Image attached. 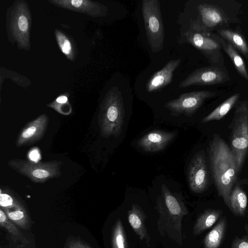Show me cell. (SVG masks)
Here are the masks:
<instances>
[{
	"label": "cell",
	"mask_w": 248,
	"mask_h": 248,
	"mask_svg": "<svg viewBox=\"0 0 248 248\" xmlns=\"http://www.w3.org/2000/svg\"><path fill=\"white\" fill-rule=\"evenodd\" d=\"M209 159L213 179L219 196L230 208V196L236 183L238 174L234 156L226 142L214 134L208 148Z\"/></svg>",
	"instance_id": "obj_1"
},
{
	"label": "cell",
	"mask_w": 248,
	"mask_h": 248,
	"mask_svg": "<svg viewBox=\"0 0 248 248\" xmlns=\"http://www.w3.org/2000/svg\"><path fill=\"white\" fill-rule=\"evenodd\" d=\"M31 24V11L25 0H15L7 8L5 25L8 38L10 42L16 44L19 49H30Z\"/></svg>",
	"instance_id": "obj_2"
},
{
	"label": "cell",
	"mask_w": 248,
	"mask_h": 248,
	"mask_svg": "<svg viewBox=\"0 0 248 248\" xmlns=\"http://www.w3.org/2000/svg\"><path fill=\"white\" fill-rule=\"evenodd\" d=\"M125 110L122 93L116 87L105 95L100 106L98 124L102 137H118L124 123Z\"/></svg>",
	"instance_id": "obj_3"
},
{
	"label": "cell",
	"mask_w": 248,
	"mask_h": 248,
	"mask_svg": "<svg viewBox=\"0 0 248 248\" xmlns=\"http://www.w3.org/2000/svg\"><path fill=\"white\" fill-rule=\"evenodd\" d=\"M222 4L203 1L196 6V17L190 20L188 28L206 32L223 29L232 23L239 22L224 9Z\"/></svg>",
	"instance_id": "obj_4"
},
{
	"label": "cell",
	"mask_w": 248,
	"mask_h": 248,
	"mask_svg": "<svg viewBox=\"0 0 248 248\" xmlns=\"http://www.w3.org/2000/svg\"><path fill=\"white\" fill-rule=\"evenodd\" d=\"M230 148L234 156L239 172L248 153V101L239 102L235 108L229 127Z\"/></svg>",
	"instance_id": "obj_5"
},
{
	"label": "cell",
	"mask_w": 248,
	"mask_h": 248,
	"mask_svg": "<svg viewBox=\"0 0 248 248\" xmlns=\"http://www.w3.org/2000/svg\"><path fill=\"white\" fill-rule=\"evenodd\" d=\"M180 39V42L189 44L199 50L211 66L225 68L219 35L188 28Z\"/></svg>",
	"instance_id": "obj_6"
},
{
	"label": "cell",
	"mask_w": 248,
	"mask_h": 248,
	"mask_svg": "<svg viewBox=\"0 0 248 248\" xmlns=\"http://www.w3.org/2000/svg\"><path fill=\"white\" fill-rule=\"evenodd\" d=\"M141 9L148 43L153 52H158L163 48L165 37L160 2L143 0Z\"/></svg>",
	"instance_id": "obj_7"
},
{
	"label": "cell",
	"mask_w": 248,
	"mask_h": 248,
	"mask_svg": "<svg viewBox=\"0 0 248 248\" xmlns=\"http://www.w3.org/2000/svg\"><path fill=\"white\" fill-rule=\"evenodd\" d=\"M62 161L53 160L36 163L33 161L15 159L8 161V166L18 173L37 183H44L61 175Z\"/></svg>",
	"instance_id": "obj_8"
},
{
	"label": "cell",
	"mask_w": 248,
	"mask_h": 248,
	"mask_svg": "<svg viewBox=\"0 0 248 248\" xmlns=\"http://www.w3.org/2000/svg\"><path fill=\"white\" fill-rule=\"evenodd\" d=\"M216 92L209 91H193L180 94L175 99L168 101L164 107L173 116L184 115L190 117L207 99L215 97Z\"/></svg>",
	"instance_id": "obj_9"
},
{
	"label": "cell",
	"mask_w": 248,
	"mask_h": 248,
	"mask_svg": "<svg viewBox=\"0 0 248 248\" xmlns=\"http://www.w3.org/2000/svg\"><path fill=\"white\" fill-rule=\"evenodd\" d=\"M230 79L225 68L210 66L198 68L190 73L179 84L180 88L191 86H208L224 83Z\"/></svg>",
	"instance_id": "obj_10"
},
{
	"label": "cell",
	"mask_w": 248,
	"mask_h": 248,
	"mask_svg": "<svg viewBox=\"0 0 248 248\" xmlns=\"http://www.w3.org/2000/svg\"><path fill=\"white\" fill-rule=\"evenodd\" d=\"M187 179L190 190L196 193L203 192L209 184L208 170L204 151L197 152L187 168Z\"/></svg>",
	"instance_id": "obj_11"
},
{
	"label": "cell",
	"mask_w": 248,
	"mask_h": 248,
	"mask_svg": "<svg viewBox=\"0 0 248 248\" xmlns=\"http://www.w3.org/2000/svg\"><path fill=\"white\" fill-rule=\"evenodd\" d=\"M52 4L68 10L94 17L106 16L108 9L105 5L90 0H49Z\"/></svg>",
	"instance_id": "obj_12"
},
{
	"label": "cell",
	"mask_w": 248,
	"mask_h": 248,
	"mask_svg": "<svg viewBox=\"0 0 248 248\" xmlns=\"http://www.w3.org/2000/svg\"><path fill=\"white\" fill-rule=\"evenodd\" d=\"M48 122V117L46 114H42L30 122L17 136L16 146L18 147L28 146L40 140L46 131Z\"/></svg>",
	"instance_id": "obj_13"
},
{
	"label": "cell",
	"mask_w": 248,
	"mask_h": 248,
	"mask_svg": "<svg viewBox=\"0 0 248 248\" xmlns=\"http://www.w3.org/2000/svg\"><path fill=\"white\" fill-rule=\"evenodd\" d=\"M175 132L152 130L145 134L137 141L139 147L148 152L163 150L174 138Z\"/></svg>",
	"instance_id": "obj_14"
},
{
	"label": "cell",
	"mask_w": 248,
	"mask_h": 248,
	"mask_svg": "<svg viewBox=\"0 0 248 248\" xmlns=\"http://www.w3.org/2000/svg\"><path fill=\"white\" fill-rule=\"evenodd\" d=\"M181 62L180 58L168 62L148 80L146 84V91L149 93L156 92L169 85L172 80L174 71L179 66Z\"/></svg>",
	"instance_id": "obj_15"
},
{
	"label": "cell",
	"mask_w": 248,
	"mask_h": 248,
	"mask_svg": "<svg viewBox=\"0 0 248 248\" xmlns=\"http://www.w3.org/2000/svg\"><path fill=\"white\" fill-rule=\"evenodd\" d=\"M160 199L164 202L165 205L170 215L179 218L187 214L184 204L180 200L172 193L168 187L162 185Z\"/></svg>",
	"instance_id": "obj_16"
},
{
	"label": "cell",
	"mask_w": 248,
	"mask_h": 248,
	"mask_svg": "<svg viewBox=\"0 0 248 248\" xmlns=\"http://www.w3.org/2000/svg\"><path fill=\"white\" fill-rule=\"evenodd\" d=\"M248 205V197L246 192L239 184L236 183L230 196V208L235 216H244Z\"/></svg>",
	"instance_id": "obj_17"
},
{
	"label": "cell",
	"mask_w": 248,
	"mask_h": 248,
	"mask_svg": "<svg viewBox=\"0 0 248 248\" xmlns=\"http://www.w3.org/2000/svg\"><path fill=\"white\" fill-rule=\"evenodd\" d=\"M145 215L136 204H133L131 210L128 211V219L133 229L140 239L146 238L148 235L145 225Z\"/></svg>",
	"instance_id": "obj_18"
},
{
	"label": "cell",
	"mask_w": 248,
	"mask_h": 248,
	"mask_svg": "<svg viewBox=\"0 0 248 248\" xmlns=\"http://www.w3.org/2000/svg\"><path fill=\"white\" fill-rule=\"evenodd\" d=\"M55 36L58 45L65 57L71 61H74L78 54V49L74 40L62 31L55 30Z\"/></svg>",
	"instance_id": "obj_19"
},
{
	"label": "cell",
	"mask_w": 248,
	"mask_h": 248,
	"mask_svg": "<svg viewBox=\"0 0 248 248\" xmlns=\"http://www.w3.org/2000/svg\"><path fill=\"white\" fill-rule=\"evenodd\" d=\"M217 31L221 38L248 59V44L242 34L236 31L227 29H220Z\"/></svg>",
	"instance_id": "obj_20"
},
{
	"label": "cell",
	"mask_w": 248,
	"mask_h": 248,
	"mask_svg": "<svg viewBox=\"0 0 248 248\" xmlns=\"http://www.w3.org/2000/svg\"><path fill=\"white\" fill-rule=\"evenodd\" d=\"M240 97V93H235L228 98L217 107L211 113L204 117L201 121L202 123H207L224 118L236 104Z\"/></svg>",
	"instance_id": "obj_21"
},
{
	"label": "cell",
	"mask_w": 248,
	"mask_h": 248,
	"mask_svg": "<svg viewBox=\"0 0 248 248\" xmlns=\"http://www.w3.org/2000/svg\"><path fill=\"white\" fill-rule=\"evenodd\" d=\"M220 42L222 49L229 57L239 74L248 81V70L244 59L233 46L220 36Z\"/></svg>",
	"instance_id": "obj_22"
},
{
	"label": "cell",
	"mask_w": 248,
	"mask_h": 248,
	"mask_svg": "<svg viewBox=\"0 0 248 248\" xmlns=\"http://www.w3.org/2000/svg\"><path fill=\"white\" fill-rule=\"evenodd\" d=\"M226 226V218L223 217L205 236L204 248H218L224 237Z\"/></svg>",
	"instance_id": "obj_23"
},
{
	"label": "cell",
	"mask_w": 248,
	"mask_h": 248,
	"mask_svg": "<svg viewBox=\"0 0 248 248\" xmlns=\"http://www.w3.org/2000/svg\"><path fill=\"white\" fill-rule=\"evenodd\" d=\"M222 211L217 209H208L197 219L193 227V233L197 235L211 228L217 220Z\"/></svg>",
	"instance_id": "obj_24"
},
{
	"label": "cell",
	"mask_w": 248,
	"mask_h": 248,
	"mask_svg": "<svg viewBox=\"0 0 248 248\" xmlns=\"http://www.w3.org/2000/svg\"><path fill=\"white\" fill-rule=\"evenodd\" d=\"M2 210L8 218L17 226L24 229H27L29 227V217L26 210L20 202L14 207Z\"/></svg>",
	"instance_id": "obj_25"
},
{
	"label": "cell",
	"mask_w": 248,
	"mask_h": 248,
	"mask_svg": "<svg viewBox=\"0 0 248 248\" xmlns=\"http://www.w3.org/2000/svg\"><path fill=\"white\" fill-rule=\"evenodd\" d=\"M0 225L5 228L8 232L15 239L21 241L23 243H27L21 231L16 225L12 222L6 215L2 209H0Z\"/></svg>",
	"instance_id": "obj_26"
},
{
	"label": "cell",
	"mask_w": 248,
	"mask_h": 248,
	"mask_svg": "<svg viewBox=\"0 0 248 248\" xmlns=\"http://www.w3.org/2000/svg\"><path fill=\"white\" fill-rule=\"evenodd\" d=\"M112 248H127L125 233L122 222L117 219L112 231Z\"/></svg>",
	"instance_id": "obj_27"
},
{
	"label": "cell",
	"mask_w": 248,
	"mask_h": 248,
	"mask_svg": "<svg viewBox=\"0 0 248 248\" xmlns=\"http://www.w3.org/2000/svg\"><path fill=\"white\" fill-rule=\"evenodd\" d=\"M68 93L61 94L47 106L55 109L63 115H68L71 112V107L68 101Z\"/></svg>",
	"instance_id": "obj_28"
},
{
	"label": "cell",
	"mask_w": 248,
	"mask_h": 248,
	"mask_svg": "<svg viewBox=\"0 0 248 248\" xmlns=\"http://www.w3.org/2000/svg\"><path fill=\"white\" fill-rule=\"evenodd\" d=\"M19 202L14 199L11 195L2 193L0 189V205L2 209H9L16 206Z\"/></svg>",
	"instance_id": "obj_29"
},
{
	"label": "cell",
	"mask_w": 248,
	"mask_h": 248,
	"mask_svg": "<svg viewBox=\"0 0 248 248\" xmlns=\"http://www.w3.org/2000/svg\"><path fill=\"white\" fill-rule=\"evenodd\" d=\"M246 233L241 237L236 236L233 239L231 248H248V226L245 227Z\"/></svg>",
	"instance_id": "obj_30"
},
{
	"label": "cell",
	"mask_w": 248,
	"mask_h": 248,
	"mask_svg": "<svg viewBox=\"0 0 248 248\" xmlns=\"http://www.w3.org/2000/svg\"><path fill=\"white\" fill-rule=\"evenodd\" d=\"M67 248H90L87 244L79 240L70 242Z\"/></svg>",
	"instance_id": "obj_31"
},
{
	"label": "cell",
	"mask_w": 248,
	"mask_h": 248,
	"mask_svg": "<svg viewBox=\"0 0 248 248\" xmlns=\"http://www.w3.org/2000/svg\"><path fill=\"white\" fill-rule=\"evenodd\" d=\"M34 156H35V160L38 158V154L36 151H33L31 153L30 157L32 160H34Z\"/></svg>",
	"instance_id": "obj_32"
}]
</instances>
